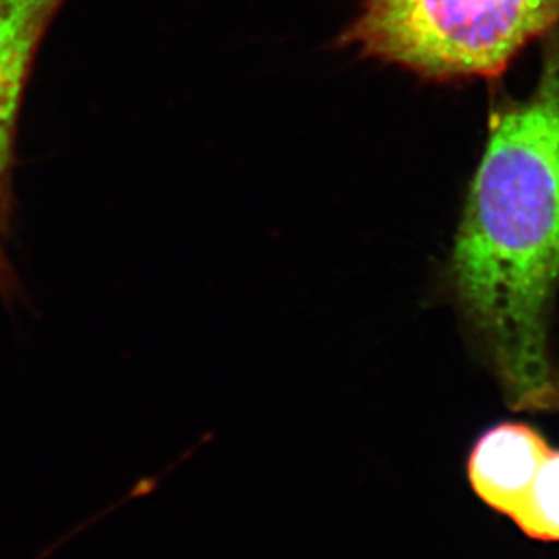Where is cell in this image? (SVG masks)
<instances>
[{
    "label": "cell",
    "mask_w": 559,
    "mask_h": 559,
    "mask_svg": "<svg viewBox=\"0 0 559 559\" xmlns=\"http://www.w3.org/2000/svg\"><path fill=\"white\" fill-rule=\"evenodd\" d=\"M64 4L66 0H0V298L8 304L22 295L10 257L19 117L40 44Z\"/></svg>",
    "instance_id": "obj_3"
},
{
    "label": "cell",
    "mask_w": 559,
    "mask_h": 559,
    "mask_svg": "<svg viewBox=\"0 0 559 559\" xmlns=\"http://www.w3.org/2000/svg\"><path fill=\"white\" fill-rule=\"evenodd\" d=\"M559 24V0H361L340 48L421 81H496Z\"/></svg>",
    "instance_id": "obj_2"
},
{
    "label": "cell",
    "mask_w": 559,
    "mask_h": 559,
    "mask_svg": "<svg viewBox=\"0 0 559 559\" xmlns=\"http://www.w3.org/2000/svg\"><path fill=\"white\" fill-rule=\"evenodd\" d=\"M445 282L507 404L558 409L559 24L533 93L492 104Z\"/></svg>",
    "instance_id": "obj_1"
},
{
    "label": "cell",
    "mask_w": 559,
    "mask_h": 559,
    "mask_svg": "<svg viewBox=\"0 0 559 559\" xmlns=\"http://www.w3.org/2000/svg\"><path fill=\"white\" fill-rule=\"evenodd\" d=\"M511 520L527 538L559 542V449L545 456Z\"/></svg>",
    "instance_id": "obj_5"
},
{
    "label": "cell",
    "mask_w": 559,
    "mask_h": 559,
    "mask_svg": "<svg viewBox=\"0 0 559 559\" xmlns=\"http://www.w3.org/2000/svg\"><path fill=\"white\" fill-rule=\"evenodd\" d=\"M544 435L522 421H501L479 435L467 460L468 484L485 506L511 520L549 454Z\"/></svg>",
    "instance_id": "obj_4"
}]
</instances>
